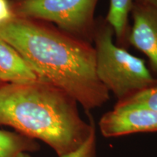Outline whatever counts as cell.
Instances as JSON below:
<instances>
[{
  "mask_svg": "<svg viewBox=\"0 0 157 157\" xmlns=\"http://www.w3.org/2000/svg\"><path fill=\"white\" fill-rule=\"evenodd\" d=\"M130 15L129 45L146 55L153 75L157 76V7L133 2Z\"/></svg>",
  "mask_w": 157,
  "mask_h": 157,
  "instance_id": "8992f818",
  "label": "cell"
},
{
  "mask_svg": "<svg viewBox=\"0 0 157 157\" xmlns=\"http://www.w3.org/2000/svg\"><path fill=\"white\" fill-rule=\"evenodd\" d=\"M114 32L104 17H96L93 44L96 74L117 101L157 84V77L144 60L130 54L113 42Z\"/></svg>",
  "mask_w": 157,
  "mask_h": 157,
  "instance_id": "3957f363",
  "label": "cell"
},
{
  "mask_svg": "<svg viewBox=\"0 0 157 157\" xmlns=\"http://www.w3.org/2000/svg\"><path fill=\"white\" fill-rule=\"evenodd\" d=\"M0 37L14 48L39 79L68 93L87 111L109 101L98 78L93 44L52 23L15 16L0 24Z\"/></svg>",
  "mask_w": 157,
  "mask_h": 157,
  "instance_id": "6da1fadb",
  "label": "cell"
},
{
  "mask_svg": "<svg viewBox=\"0 0 157 157\" xmlns=\"http://www.w3.org/2000/svg\"><path fill=\"white\" fill-rule=\"evenodd\" d=\"M15 1H21V0H15Z\"/></svg>",
  "mask_w": 157,
  "mask_h": 157,
  "instance_id": "4fadbf2b",
  "label": "cell"
},
{
  "mask_svg": "<svg viewBox=\"0 0 157 157\" xmlns=\"http://www.w3.org/2000/svg\"><path fill=\"white\" fill-rule=\"evenodd\" d=\"M102 135L114 137L135 133L157 132V111L138 107L114 108L99 121Z\"/></svg>",
  "mask_w": 157,
  "mask_h": 157,
  "instance_id": "5b68a950",
  "label": "cell"
},
{
  "mask_svg": "<svg viewBox=\"0 0 157 157\" xmlns=\"http://www.w3.org/2000/svg\"><path fill=\"white\" fill-rule=\"evenodd\" d=\"M98 0H21L12 4L15 16L55 23L58 29L93 44Z\"/></svg>",
  "mask_w": 157,
  "mask_h": 157,
  "instance_id": "277c9868",
  "label": "cell"
},
{
  "mask_svg": "<svg viewBox=\"0 0 157 157\" xmlns=\"http://www.w3.org/2000/svg\"><path fill=\"white\" fill-rule=\"evenodd\" d=\"M37 79L21 55L0 37V80L4 83L23 84Z\"/></svg>",
  "mask_w": 157,
  "mask_h": 157,
  "instance_id": "52a82bcc",
  "label": "cell"
},
{
  "mask_svg": "<svg viewBox=\"0 0 157 157\" xmlns=\"http://www.w3.org/2000/svg\"><path fill=\"white\" fill-rule=\"evenodd\" d=\"M4 84H5V83H4V82H2L1 81V80H0V87H1L2 85H3Z\"/></svg>",
  "mask_w": 157,
  "mask_h": 157,
  "instance_id": "7c38bea8",
  "label": "cell"
},
{
  "mask_svg": "<svg viewBox=\"0 0 157 157\" xmlns=\"http://www.w3.org/2000/svg\"><path fill=\"white\" fill-rule=\"evenodd\" d=\"M138 107L157 111V84L117 102L114 108Z\"/></svg>",
  "mask_w": 157,
  "mask_h": 157,
  "instance_id": "9c48e42d",
  "label": "cell"
},
{
  "mask_svg": "<svg viewBox=\"0 0 157 157\" xmlns=\"http://www.w3.org/2000/svg\"><path fill=\"white\" fill-rule=\"evenodd\" d=\"M78 102L66 91L37 79L0 87V125L50 146L58 157H69L95 140L90 118L84 121Z\"/></svg>",
  "mask_w": 157,
  "mask_h": 157,
  "instance_id": "7a4b0ae2",
  "label": "cell"
},
{
  "mask_svg": "<svg viewBox=\"0 0 157 157\" xmlns=\"http://www.w3.org/2000/svg\"><path fill=\"white\" fill-rule=\"evenodd\" d=\"M39 148L34 139L0 129V157H31L29 153L37 151Z\"/></svg>",
  "mask_w": 157,
  "mask_h": 157,
  "instance_id": "ba28073f",
  "label": "cell"
},
{
  "mask_svg": "<svg viewBox=\"0 0 157 157\" xmlns=\"http://www.w3.org/2000/svg\"><path fill=\"white\" fill-rule=\"evenodd\" d=\"M133 2L143 4H147L157 7V0H133Z\"/></svg>",
  "mask_w": 157,
  "mask_h": 157,
  "instance_id": "8fae6325",
  "label": "cell"
},
{
  "mask_svg": "<svg viewBox=\"0 0 157 157\" xmlns=\"http://www.w3.org/2000/svg\"><path fill=\"white\" fill-rule=\"evenodd\" d=\"M15 16L12 4L8 0H0V24L7 22Z\"/></svg>",
  "mask_w": 157,
  "mask_h": 157,
  "instance_id": "30bf717a",
  "label": "cell"
}]
</instances>
